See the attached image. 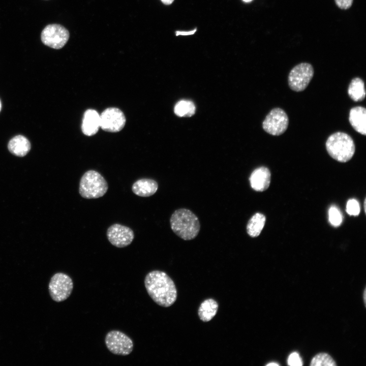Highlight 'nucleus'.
I'll return each mask as SVG.
<instances>
[{
	"label": "nucleus",
	"instance_id": "nucleus-15",
	"mask_svg": "<svg viewBox=\"0 0 366 366\" xmlns=\"http://www.w3.org/2000/svg\"><path fill=\"white\" fill-rule=\"evenodd\" d=\"M158 184L152 179L143 178L137 180L132 186V192L136 195L143 197L153 195L157 191Z\"/></svg>",
	"mask_w": 366,
	"mask_h": 366
},
{
	"label": "nucleus",
	"instance_id": "nucleus-8",
	"mask_svg": "<svg viewBox=\"0 0 366 366\" xmlns=\"http://www.w3.org/2000/svg\"><path fill=\"white\" fill-rule=\"evenodd\" d=\"M105 343L108 350L112 354L126 356L133 349L131 339L125 333L118 330H111L106 335Z\"/></svg>",
	"mask_w": 366,
	"mask_h": 366
},
{
	"label": "nucleus",
	"instance_id": "nucleus-20",
	"mask_svg": "<svg viewBox=\"0 0 366 366\" xmlns=\"http://www.w3.org/2000/svg\"><path fill=\"white\" fill-rule=\"evenodd\" d=\"M195 112V106L193 102L182 100L178 102L174 107V112L178 116L190 117Z\"/></svg>",
	"mask_w": 366,
	"mask_h": 366
},
{
	"label": "nucleus",
	"instance_id": "nucleus-10",
	"mask_svg": "<svg viewBox=\"0 0 366 366\" xmlns=\"http://www.w3.org/2000/svg\"><path fill=\"white\" fill-rule=\"evenodd\" d=\"M100 127L106 132H119L125 125V115L117 108L110 107L106 109L100 115Z\"/></svg>",
	"mask_w": 366,
	"mask_h": 366
},
{
	"label": "nucleus",
	"instance_id": "nucleus-16",
	"mask_svg": "<svg viewBox=\"0 0 366 366\" xmlns=\"http://www.w3.org/2000/svg\"><path fill=\"white\" fill-rule=\"evenodd\" d=\"M8 147L9 151L13 155L23 157L30 150V143L24 136L17 135L10 140Z\"/></svg>",
	"mask_w": 366,
	"mask_h": 366
},
{
	"label": "nucleus",
	"instance_id": "nucleus-25",
	"mask_svg": "<svg viewBox=\"0 0 366 366\" xmlns=\"http://www.w3.org/2000/svg\"><path fill=\"white\" fill-rule=\"evenodd\" d=\"M334 2L340 9L347 10L352 6L353 0H334Z\"/></svg>",
	"mask_w": 366,
	"mask_h": 366
},
{
	"label": "nucleus",
	"instance_id": "nucleus-19",
	"mask_svg": "<svg viewBox=\"0 0 366 366\" xmlns=\"http://www.w3.org/2000/svg\"><path fill=\"white\" fill-rule=\"evenodd\" d=\"M264 215L257 212L249 220L247 225V233L252 237H256L261 233L265 223Z\"/></svg>",
	"mask_w": 366,
	"mask_h": 366
},
{
	"label": "nucleus",
	"instance_id": "nucleus-3",
	"mask_svg": "<svg viewBox=\"0 0 366 366\" xmlns=\"http://www.w3.org/2000/svg\"><path fill=\"white\" fill-rule=\"evenodd\" d=\"M326 148L329 156L340 162H346L353 156L355 146L348 134L337 132L332 134L326 141Z\"/></svg>",
	"mask_w": 366,
	"mask_h": 366
},
{
	"label": "nucleus",
	"instance_id": "nucleus-7",
	"mask_svg": "<svg viewBox=\"0 0 366 366\" xmlns=\"http://www.w3.org/2000/svg\"><path fill=\"white\" fill-rule=\"evenodd\" d=\"M69 32L58 24H50L45 27L41 35L42 43L55 49L63 48L69 39Z\"/></svg>",
	"mask_w": 366,
	"mask_h": 366
},
{
	"label": "nucleus",
	"instance_id": "nucleus-30",
	"mask_svg": "<svg viewBox=\"0 0 366 366\" xmlns=\"http://www.w3.org/2000/svg\"><path fill=\"white\" fill-rule=\"evenodd\" d=\"M242 1L245 2L249 3V2H251L252 0H242Z\"/></svg>",
	"mask_w": 366,
	"mask_h": 366
},
{
	"label": "nucleus",
	"instance_id": "nucleus-12",
	"mask_svg": "<svg viewBox=\"0 0 366 366\" xmlns=\"http://www.w3.org/2000/svg\"><path fill=\"white\" fill-rule=\"evenodd\" d=\"M271 174L269 170L265 167H260L251 173L249 181L252 188L256 191L262 192L269 186Z\"/></svg>",
	"mask_w": 366,
	"mask_h": 366
},
{
	"label": "nucleus",
	"instance_id": "nucleus-5",
	"mask_svg": "<svg viewBox=\"0 0 366 366\" xmlns=\"http://www.w3.org/2000/svg\"><path fill=\"white\" fill-rule=\"evenodd\" d=\"M314 69L311 64L301 63L294 67L288 78L289 87L295 92H301L308 86L314 76Z\"/></svg>",
	"mask_w": 366,
	"mask_h": 366
},
{
	"label": "nucleus",
	"instance_id": "nucleus-18",
	"mask_svg": "<svg viewBox=\"0 0 366 366\" xmlns=\"http://www.w3.org/2000/svg\"><path fill=\"white\" fill-rule=\"evenodd\" d=\"M350 98L355 102H360L365 97V90L363 81L359 77L352 79L348 88Z\"/></svg>",
	"mask_w": 366,
	"mask_h": 366
},
{
	"label": "nucleus",
	"instance_id": "nucleus-27",
	"mask_svg": "<svg viewBox=\"0 0 366 366\" xmlns=\"http://www.w3.org/2000/svg\"><path fill=\"white\" fill-rule=\"evenodd\" d=\"M174 0H161L163 3L165 5H170L172 3Z\"/></svg>",
	"mask_w": 366,
	"mask_h": 366
},
{
	"label": "nucleus",
	"instance_id": "nucleus-1",
	"mask_svg": "<svg viewBox=\"0 0 366 366\" xmlns=\"http://www.w3.org/2000/svg\"><path fill=\"white\" fill-rule=\"evenodd\" d=\"M146 290L151 298L158 305L169 307L177 298V290L172 280L165 272L154 270L144 279Z\"/></svg>",
	"mask_w": 366,
	"mask_h": 366
},
{
	"label": "nucleus",
	"instance_id": "nucleus-22",
	"mask_svg": "<svg viewBox=\"0 0 366 366\" xmlns=\"http://www.w3.org/2000/svg\"><path fill=\"white\" fill-rule=\"evenodd\" d=\"M329 221L330 224L334 226H339L343 220V216L341 211L335 205H332L328 210Z\"/></svg>",
	"mask_w": 366,
	"mask_h": 366
},
{
	"label": "nucleus",
	"instance_id": "nucleus-26",
	"mask_svg": "<svg viewBox=\"0 0 366 366\" xmlns=\"http://www.w3.org/2000/svg\"><path fill=\"white\" fill-rule=\"evenodd\" d=\"M196 28L194 29L193 30H191V31H189V32L177 31L176 33V36H178V35L187 36V35H193L196 32Z\"/></svg>",
	"mask_w": 366,
	"mask_h": 366
},
{
	"label": "nucleus",
	"instance_id": "nucleus-17",
	"mask_svg": "<svg viewBox=\"0 0 366 366\" xmlns=\"http://www.w3.org/2000/svg\"><path fill=\"white\" fill-rule=\"evenodd\" d=\"M218 309V304L215 300L207 299L200 306L198 309L199 317L204 322L209 321L216 315Z\"/></svg>",
	"mask_w": 366,
	"mask_h": 366
},
{
	"label": "nucleus",
	"instance_id": "nucleus-31",
	"mask_svg": "<svg viewBox=\"0 0 366 366\" xmlns=\"http://www.w3.org/2000/svg\"><path fill=\"white\" fill-rule=\"evenodd\" d=\"M1 101H0V110H1Z\"/></svg>",
	"mask_w": 366,
	"mask_h": 366
},
{
	"label": "nucleus",
	"instance_id": "nucleus-6",
	"mask_svg": "<svg viewBox=\"0 0 366 366\" xmlns=\"http://www.w3.org/2000/svg\"><path fill=\"white\" fill-rule=\"evenodd\" d=\"M48 288L51 298L59 302L66 300L70 296L73 289V283L68 275L57 272L51 277Z\"/></svg>",
	"mask_w": 366,
	"mask_h": 366
},
{
	"label": "nucleus",
	"instance_id": "nucleus-11",
	"mask_svg": "<svg viewBox=\"0 0 366 366\" xmlns=\"http://www.w3.org/2000/svg\"><path fill=\"white\" fill-rule=\"evenodd\" d=\"M106 235L108 241L117 248H124L130 245L134 238V233L129 227L114 224L107 230Z\"/></svg>",
	"mask_w": 366,
	"mask_h": 366
},
{
	"label": "nucleus",
	"instance_id": "nucleus-4",
	"mask_svg": "<svg viewBox=\"0 0 366 366\" xmlns=\"http://www.w3.org/2000/svg\"><path fill=\"white\" fill-rule=\"evenodd\" d=\"M108 185L105 178L98 171L89 170L81 176L79 186L80 196L85 199H96L103 196Z\"/></svg>",
	"mask_w": 366,
	"mask_h": 366
},
{
	"label": "nucleus",
	"instance_id": "nucleus-2",
	"mask_svg": "<svg viewBox=\"0 0 366 366\" xmlns=\"http://www.w3.org/2000/svg\"><path fill=\"white\" fill-rule=\"evenodd\" d=\"M170 223L173 232L185 240L195 238L200 229L198 217L190 210L186 208L174 211L170 219Z\"/></svg>",
	"mask_w": 366,
	"mask_h": 366
},
{
	"label": "nucleus",
	"instance_id": "nucleus-29",
	"mask_svg": "<svg viewBox=\"0 0 366 366\" xmlns=\"http://www.w3.org/2000/svg\"><path fill=\"white\" fill-rule=\"evenodd\" d=\"M363 298H364V303L365 304V289H364V291Z\"/></svg>",
	"mask_w": 366,
	"mask_h": 366
},
{
	"label": "nucleus",
	"instance_id": "nucleus-14",
	"mask_svg": "<svg viewBox=\"0 0 366 366\" xmlns=\"http://www.w3.org/2000/svg\"><path fill=\"white\" fill-rule=\"evenodd\" d=\"M349 120L352 128L358 133L366 135V109L362 106L352 108L349 112Z\"/></svg>",
	"mask_w": 366,
	"mask_h": 366
},
{
	"label": "nucleus",
	"instance_id": "nucleus-13",
	"mask_svg": "<svg viewBox=\"0 0 366 366\" xmlns=\"http://www.w3.org/2000/svg\"><path fill=\"white\" fill-rule=\"evenodd\" d=\"M100 127V117L97 111L88 109L84 113L82 131L85 135L90 136L96 134Z\"/></svg>",
	"mask_w": 366,
	"mask_h": 366
},
{
	"label": "nucleus",
	"instance_id": "nucleus-9",
	"mask_svg": "<svg viewBox=\"0 0 366 366\" xmlns=\"http://www.w3.org/2000/svg\"><path fill=\"white\" fill-rule=\"evenodd\" d=\"M289 118L285 111L280 108L270 110L262 123L263 130L273 136L283 134L287 129Z\"/></svg>",
	"mask_w": 366,
	"mask_h": 366
},
{
	"label": "nucleus",
	"instance_id": "nucleus-28",
	"mask_svg": "<svg viewBox=\"0 0 366 366\" xmlns=\"http://www.w3.org/2000/svg\"><path fill=\"white\" fill-rule=\"evenodd\" d=\"M266 365H267V366H269V365H276V366H278V365H279V364L278 363H276V362H273V363H272V362H271V363H269L267 364Z\"/></svg>",
	"mask_w": 366,
	"mask_h": 366
},
{
	"label": "nucleus",
	"instance_id": "nucleus-24",
	"mask_svg": "<svg viewBox=\"0 0 366 366\" xmlns=\"http://www.w3.org/2000/svg\"><path fill=\"white\" fill-rule=\"evenodd\" d=\"M288 364L292 366H300L302 362L299 354L297 352L292 353L288 359Z\"/></svg>",
	"mask_w": 366,
	"mask_h": 366
},
{
	"label": "nucleus",
	"instance_id": "nucleus-23",
	"mask_svg": "<svg viewBox=\"0 0 366 366\" xmlns=\"http://www.w3.org/2000/svg\"><path fill=\"white\" fill-rule=\"evenodd\" d=\"M346 211L349 215H358L360 212V206L358 201L354 199L349 200L347 203Z\"/></svg>",
	"mask_w": 366,
	"mask_h": 366
},
{
	"label": "nucleus",
	"instance_id": "nucleus-21",
	"mask_svg": "<svg viewBox=\"0 0 366 366\" xmlns=\"http://www.w3.org/2000/svg\"><path fill=\"white\" fill-rule=\"evenodd\" d=\"M337 364L332 358L325 353H320L312 359L311 366H336Z\"/></svg>",
	"mask_w": 366,
	"mask_h": 366
}]
</instances>
